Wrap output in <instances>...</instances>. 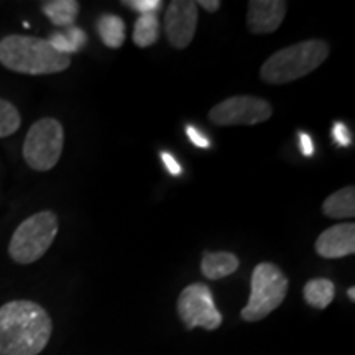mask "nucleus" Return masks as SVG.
<instances>
[{"mask_svg": "<svg viewBox=\"0 0 355 355\" xmlns=\"http://www.w3.org/2000/svg\"><path fill=\"white\" fill-rule=\"evenodd\" d=\"M123 6L133 8L140 15H145V13H157L163 3L159 0H125Z\"/></svg>", "mask_w": 355, "mask_h": 355, "instance_id": "aec40b11", "label": "nucleus"}, {"mask_svg": "<svg viewBox=\"0 0 355 355\" xmlns=\"http://www.w3.org/2000/svg\"><path fill=\"white\" fill-rule=\"evenodd\" d=\"M159 38V20L157 13H145L133 25V43L139 48H148Z\"/></svg>", "mask_w": 355, "mask_h": 355, "instance_id": "f3484780", "label": "nucleus"}, {"mask_svg": "<svg viewBox=\"0 0 355 355\" xmlns=\"http://www.w3.org/2000/svg\"><path fill=\"white\" fill-rule=\"evenodd\" d=\"M237 257L230 252H206L201 260V272L207 279H222L239 270Z\"/></svg>", "mask_w": 355, "mask_h": 355, "instance_id": "f8f14e48", "label": "nucleus"}, {"mask_svg": "<svg viewBox=\"0 0 355 355\" xmlns=\"http://www.w3.org/2000/svg\"><path fill=\"white\" fill-rule=\"evenodd\" d=\"M162 159H163V163H165L166 170L170 171L173 176H178V175H180V173H181V166H180V163L176 162V158L173 157L171 153L163 152V153H162Z\"/></svg>", "mask_w": 355, "mask_h": 355, "instance_id": "5701e85b", "label": "nucleus"}, {"mask_svg": "<svg viewBox=\"0 0 355 355\" xmlns=\"http://www.w3.org/2000/svg\"><path fill=\"white\" fill-rule=\"evenodd\" d=\"M332 135H334V141L339 146H349L350 144H352L349 128L345 127L344 123H340V122L334 123V128H332Z\"/></svg>", "mask_w": 355, "mask_h": 355, "instance_id": "412c9836", "label": "nucleus"}, {"mask_svg": "<svg viewBox=\"0 0 355 355\" xmlns=\"http://www.w3.org/2000/svg\"><path fill=\"white\" fill-rule=\"evenodd\" d=\"M304 301L311 308L326 309L336 296V285L327 278L309 279L303 288Z\"/></svg>", "mask_w": 355, "mask_h": 355, "instance_id": "2eb2a0df", "label": "nucleus"}, {"mask_svg": "<svg viewBox=\"0 0 355 355\" xmlns=\"http://www.w3.org/2000/svg\"><path fill=\"white\" fill-rule=\"evenodd\" d=\"M51 332L50 314L33 301L0 306V355H38L50 343Z\"/></svg>", "mask_w": 355, "mask_h": 355, "instance_id": "f257e3e1", "label": "nucleus"}, {"mask_svg": "<svg viewBox=\"0 0 355 355\" xmlns=\"http://www.w3.org/2000/svg\"><path fill=\"white\" fill-rule=\"evenodd\" d=\"M64 145L63 125L56 119H40L24 141V158L35 171H50L58 165Z\"/></svg>", "mask_w": 355, "mask_h": 355, "instance_id": "423d86ee", "label": "nucleus"}, {"mask_svg": "<svg viewBox=\"0 0 355 355\" xmlns=\"http://www.w3.org/2000/svg\"><path fill=\"white\" fill-rule=\"evenodd\" d=\"M48 42H50V44L56 51L63 53L66 56H71L73 53H78L86 44L87 37L81 28L73 25L69 28H64V32L53 33L48 38Z\"/></svg>", "mask_w": 355, "mask_h": 355, "instance_id": "a211bd4d", "label": "nucleus"}, {"mask_svg": "<svg viewBox=\"0 0 355 355\" xmlns=\"http://www.w3.org/2000/svg\"><path fill=\"white\" fill-rule=\"evenodd\" d=\"M21 117L19 109L6 99H0V139H7L19 130Z\"/></svg>", "mask_w": 355, "mask_h": 355, "instance_id": "6ab92c4d", "label": "nucleus"}, {"mask_svg": "<svg viewBox=\"0 0 355 355\" xmlns=\"http://www.w3.org/2000/svg\"><path fill=\"white\" fill-rule=\"evenodd\" d=\"M199 20L198 6L193 0H173L165 12V33L176 50H184L193 42Z\"/></svg>", "mask_w": 355, "mask_h": 355, "instance_id": "1a4fd4ad", "label": "nucleus"}, {"mask_svg": "<svg viewBox=\"0 0 355 355\" xmlns=\"http://www.w3.org/2000/svg\"><path fill=\"white\" fill-rule=\"evenodd\" d=\"M42 12L51 20L53 25L69 28L78 19L79 2L76 0H48V2H43Z\"/></svg>", "mask_w": 355, "mask_h": 355, "instance_id": "4468645a", "label": "nucleus"}, {"mask_svg": "<svg viewBox=\"0 0 355 355\" xmlns=\"http://www.w3.org/2000/svg\"><path fill=\"white\" fill-rule=\"evenodd\" d=\"M347 295H349V298H350V301H355V286H350V288H349Z\"/></svg>", "mask_w": 355, "mask_h": 355, "instance_id": "a878e982", "label": "nucleus"}, {"mask_svg": "<svg viewBox=\"0 0 355 355\" xmlns=\"http://www.w3.org/2000/svg\"><path fill=\"white\" fill-rule=\"evenodd\" d=\"M196 6H198V8L202 7L206 12L214 13V12L219 10L220 2H219V0H201V2H196Z\"/></svg>", "mask_w": 355, "mask_h": 355, "instance_id": "393cba45", "label": "nucleus"}, {"mask_svg": "<svg viewBox=\"0 0 355 355\" xmlns=\"http://www.w3.org/2000/svg\"><path fill=\"white\" fill-rule=\"evenodd\" d=\"M58 235V217L51 211H42L25 219L13 232L8 255L20 265H30L42 259Z\"/></svg>", "mask_w": 355, "mask_h": 355, "instance_id": "20e7f679", "label": "nucleus"}, {"mask_svg": "<svg viewBox=\"0 0 355 355\" xmlns=\"http://www.w3.org/2000/svg\"><path fill=\"white\" fill-rule=\"evenodd\" d=\"M316 252L324 259H343L355 254V224L345 222L329 227L319 235Z\"/></svg>", "mask_w": 355, "mask_h": 355, "instance_id": "9b49d317", "label": "nucleus"}, {"mask_svg": "<svg viewBox=\"0 0 355 355\" xmlns=\"http://www.w3.org/2000/svg\"><path fill=\"white\" fill-rule=\"evenodd\" d=\"M186 133H188L189 140L196 146H199V148H207V146H209V140H207V137L202 135L196 127L188 125L186 127Z\"/></svg>", "mask_w": 355, "mask_h": 355, "instance_id": "4be33fe9", "label": "nucleus"}, {"mask_svg": "<svg viewBox=\"0 0 355 355\" xmlns=\"http://www.w3.org/2000/svg\"><path fill=\"white\" fill-rule=\"evenodd\" d=\"M329 44L322 40H306L278 50L265 61L260 78L265 83L279 86L308 76L329 56Z\"/></svg>", "mask_w": 355, "mask_h": 355, "instance_id": "7ed1b4c3", "label": "nucleus"}, {"mask_svg": "<svg viewBox=\"0 0 355 355\" xmlns=\"http://www.w3.org/2000/svg\"><path fill=\"white\" fill-rule=\"evenodd\" d=\"M97 32H99L102 42L105 46L121 48L125 42V24L121 17L112 15V13H104L97 20Z\"/></svg>", "mask_w": 355, "mask_h": 355, "instance_id": "dca6fc26", "label": "nucleus"}, {"mask_svg": "<svg viewBox=\"0 0 355 355\" xmlns=\"http://www.w3.org/2000/svg\"><path fill=\"white\" fill-rule=\"evenodd\" d=\"M0 64L13 73L43 76L68 69L71 56L56 51L44 38L8 35L0 40Z\"/></svg>", "mask_w": 355, "mask_h": 355, "instance_id": "f03ea898", "label": "nucleus"}, {"mask_svg": "<svg viewBox=\"0 0 355 355\" xmlns=\"http://www.w3.org/2000/svg\"><path fill=\"white\" fill-rule=\"evenodd\" d=\"M273 107L270 102L255 96H234L219 102L209 112V121L216 125H257L270 121Z\"/></svg>", "mask_w": 355, "mask_h": 355, "instance_id": "6e6552de", "label": "nucleus"}, {"mask_svg": "<svg viewBox=\"0 0 355 355\" xmlns=\"http://www.w3.org/2000/svg\"><path fill=\"white\" fill-rule=\"evenodd\" d=\"M288 278L270 261H261L254 268L250 282V298L241 316L247 322H257L272 314L286 298Z\"/></svg>", "mask_w": 355, "mask_h": 355, "instance_id": "39448f33", "label": "nucleus"}, {"mask_svg": "<svg viewBox=\"0 0 355 355\" xmlns=\"http://www.w3.org/2000/svg\"><path fill=\"white\" fill-rule=\"evenodd\" d=\"M300 144H301V152H303L304 157H311V155L314 153L313 140H311V137L308 135V133L300 132Z\"/></svg>", "mask_w": 355, "mask_h": 355, "instance_id": "b1692460", "label": "nucleus"}, {"mask_svg": "<svg viewBox=\"0 0 355 355\" xmlns=\"http://www.w3.org/2000/svg\"><path fill=\"white\" fill-rule=\"evenodd\" d=\"M286 15V2L282 0H252L248 2L247 25L252 33L266 35L279 28Z\"/></svg>", "mask_w": 355, "mask_h": 355, "instance_id": "9d476101", "label": "nucleus"}, {"mask_svg": "<svg viewBox=\"0 0 355 355\" xmlns=\"http://www.w3.org/2000/svg\"><path fill=\"white\" fill-rule=\"evenodd\" d=\"M322 212L332 219H350L355 216V188H345L336 191L322 202Z\"/></svg>", "mask_w": 355, "mask_h": 355, "instance_id": "ddd939ff", "label": "nucleus"}, {"mask_svg": "<svg viewBox=\"0 0 355 355\" xmlns=\"http://www.w3.org/2000/svg\"><path fill=\"white\" fill-rule=\"evenodd\" d=\"M176 308L186 329L202 327L206 331H216L222 324V314L214 303L212 291L202 283L186 286L178 298Z\"/></svg>", "mask_w": 355, "mask_h": 355, "instance_id": "0eeeda50", "label": "nucleus"}]
</instances>
